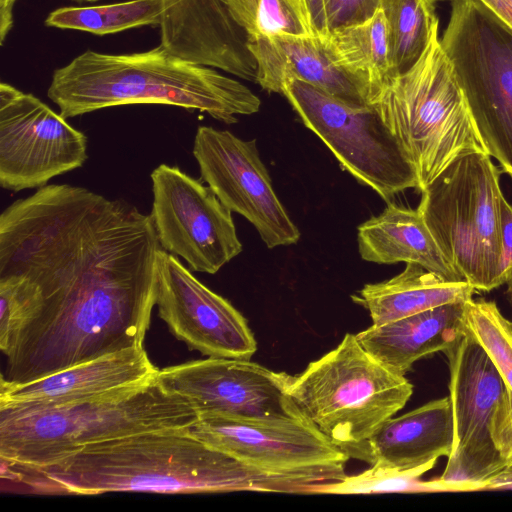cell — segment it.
<instances>
[{
  "mask_svg": "<svg viewBox=\"0 0 512 512\" xmlns=\"http://www.w3.org/2000/svg\"><path fill=\"white\" fill-rule=\"evenodd\" d=\"M423 474L420 471H401L372 465L358 475H346L340 481L320 484L315 494L455 492L452 486L443 483L439 478L422 480Z\"/></svg>",
  "mask_w": 512,
  "mask_h": 512,
  "instance_id": "obj_29",
  "label": "cell"
},
{
  "mask_svg": "<svg viewBox=\"0 0 512 512\" xmlns=\"http://www.w3.org/2000/svg\"><path fill=\"white\" fill-rule=\"evenodd\" d=\"M484 490H512V457L499 473L479 486L478 491Z\"/></svg>",
  "mask_w": 512,
  "mask_h": 512,
  "instance_id": "obj_34",
  "label": "cell"
},
{
  "mask_svg": "<svg viewBox=\"0 0 512 512\" xmlns=\"http://www.w3.org/2000/svg\"><path fill=\"white\" fill-rule=\"evenodd\" d=\"M38 493H203L269 491L309 494L311 486L252 468L188 432L147 431L91 443L47 466L13 465Z\"/></svg>",
  "mask_w": 512,
  "mask_h": 512,
  "instance_id": "obj_2",
  "label": "cell"
},
{
  "mask_svg": "<svg viewBox=\"0 0 512 512\" xmlns=\"http://www.w3.org/2000/svg\"><path fill=\"white\" fill-rule=\"evenodd\" d=\"M282 94L343 169L382 199L419 190L412 163L374 105L348 104L299 79L287 80Z\"/></svg>",
  "mask_w": 512,
  "mask_h": 512,
  "instance_id": "obj_10",
  "label": "cell"
},
{
  "mask_svg": "<svg viewBox=\"0 0 512 512\" xmlns=\"http://www.w3.org/2000/svg\"><path fill=\"white\" fill-rule=\"evenodd\" d=\"M440 43L487 153L512 178V29L479 0H454Z\"/></svg>",
  "mask_w": 512,
  "mask_h": 512,
  "instance_id": "obj_9",
  "label": "cell"
},
{
  "mask_svg": "<svg viewBox=\"0 0 512 512\" xmlns=\"http://www.w3.org/2000/svg\"><path fill=\"white\" fill-rule=\"evenodd\" d=\"M323 41L334 65L361 88L373 105L392 81L381 10L365 23L330 32Z\"/></svg>",
  "mask_w": 512,
  "mask_h": 512,
  "instance_id": "obj_24",
  "label": "cell"
},
{
  "mask_svg": "<svg viewBox=\"0 0 512 512\" xmlns=\"http://www.w3.org/2000/svg\"><path fill=\"white\" fill-rule=\"evenodd\" d=\"M87 136L35 95L0 83V185L39 189L88 159Z\"/></svg>",
  "mask_w": 512,
  "mask_h": 512,
  "instance_id": "obj_13",
  "label": "cell"
},
{
  "mask_svg": "<svg viewBox=\"0 0 512 512\" xmlns=\"http://www.w3.org/2000/svg\"><path fill=\"white\" fill-rule=\"evenodd\" d=\"M499 178L489 154H463L421 190L417 208L445 258L475 291L502 285Z\"/></svg>",
  "mask_w": 512,
  "mask_h": 512,
  "instance_id": "obj_7",
  "label": "cell"
},
{
  "mask_svg": "<svg viewBox=\"0 0 512 512\" xmlns=\"http://www.w3.org/2000/svg\"><path fill=\"white\" fill-rule=\"evenodd\" d=\"M158 375L82 403L42 409L0 407V459L39 468L91 443L188 428L198 412L185 397L166 389Z\"/></svg>",
  "mask_w": 512,
  "mask_h": 512,
  "instance_id": "obj_4",
  "label": "cell"
},
{
  "mask_svg": "<svg viewBox=\"0 0 512 512\" xmlns=\"http://www.w3.org/2000/svg\"><path fill=\"white\" fill-rule=\"evenodd\" d=\"M512 29V0H479Z\"/></svg>",
  "mask_w": 512,
  "mask_h": 512,
  "instance_id": "obj_36",
  "label": "cell"
},
{
  "mask_svg": "<svg viewBox=\"0 0 512 512\" xmlns=\"http://www.w3.org/2000/svg\"><path fill=\"white\" fill-rule=\"evenodd\" d=\"M432 0H380L389 49L392 80L420 60L438 33Z\"/></svg>",
  "mask_w": 512,
  "mask_h": 512,
  "instance_id": "obj_25",
  "label": "cell"
},
{
  "mask_svg": "<svg viewBox=\"0 0 512 512\" xmlns=\"http://www.w3.org/2000/svg\"><path fill=\"white\" fill-rule=\"evenodd\" d=\"M17 0H0V44L3 45L13 24V10Z\"/></svg>",
  "mask_w": 512,
  "mask_h": 512,
  "instance_id": "obj_35",
  "label": "cell"
},
{
  "mask_svg": "<svg viewBox=\"0 0 512 512\" xmlns=\"http://www.w3.org/2000/svg\"><path fill=\"white\" fill-rule=\"evenodd\" d=\"M468 301L443 304L381 325L372 324L356 337L381 365L404 376L416 361L444 352L465 332Z\"/></svg>",
  "mask_w": 512,
  "mask_h": 512,
  "instance_id": "obj_21",
  "label": "cell"
},
{
  "mask_svg": "<svg viewBox=\"0 0 512 512\" xmlns=\"http://www.w3.org/2000/svg\"><path fill=\"white\" fill-rule=\"evenodd\" d=\"M287 393L301 414L349 457L367 460L369 439L401 410L412 384L375 360L356 334L292 376Z\"/></svg>",
  "mask_w": 512,
  "mask_h": 512,
  "instance_id": "obj_5",
  "label": "cell"
},
{
  "mask_svg": "<svg viewBox=\"0 0 512 512\" xmlns=\"http://www.w3.org/2000/svg\"><path fill=\"white\" fill-rule=\"evenodd\" d=\"M501 246L499 271L503 285L512 277V206L504 197L501 200Z\"/></svg>",
  "mask_w": 512,
  "mask_h": 512,
  "instance_id": "obj_32",
  "label": "cell"
},
{
  "mask_svg": "<svg viewBox=\"0 0 512 512\" xmlns=\"http://www.w3.org/2000/svg\"><path fill=\"white\" fill-rule=\"evenodd\" d=\"M432 1H436V0H432Z\"/></svg>",
  "mask_w": 512,
  "mask_h": 512,
  "instance_id": "obj_39",
  "label": "cell"
},
{
  "mask_svg": "<svg viewBox=\"0 0 512 512\" xmlns=\"http://www.w3.org/2000/svg\"><path fill=\"white\" fill-rule=\"evenodd\" d=\"M158 316L189 349L208 357L250 360L257 342L243 315L200 282L179 258L161 250Z\"/></svg>",
  "mask_w": 512,
  "mask_h": 512,
  "instance_id": "obj_16",
  "label": "cell"
},
{
  "mask_svg": "<svg viewBox=\"0 0 512 512\" xmlns=\"http://www.w3.org/2000/svg\"><path fill=\"white\" fill-rule=\"evenodd\" d=\"M357 240L365 261L415 263L447 281H464L445 258L418 209L389 203L380 215L358 227Z\"/></svg>",
  "mask_w": 512,
  "mask_h": 512,
  "instance_id": "obj_22",
  "label": "cell"
},
{
  "mask_svg": "<svg viewBox=\"0 0 512 512\" xmlns=\"http://www.w3.org/2000/svg\"><path fill=\"white\" fill-rule=\"evenodd\" d=\"M453 437L452 403L447 396L386 420L368 441L366 462L426 473L438 458L449 457Z\"/></svg>",
  "mask_w": 512,
  "mask_h": 512,
  "instance_id": "obj_20",
  "label": "cell"
},
{
  "mask_svg": "<svg viewBox=\"0 0 512 512\" xmlns=\"http://www.w3.org/2000/svg\"><path fill=\"white\" fill-rule=\"evenodd\" d=\"M474 288L465 281H447L415 263L393 278L365 285L354 302L369 311L372 324L381 325L436 306L472 299Z\"/></svg>",
  "mask_w": 512,
  "mask_h": 512,
  "instance_id": "obj_23",
  "label": "cell"
},
{
  "mask_svg": "<svg viewBox=\"0 0 512 512\" xmlns=\"http://www.w3.org/2000/svg\"><path fill=\"white\" fill-rule=\"evenodd\" d=\"M232 20L248 37L315 36L302 0H224Z\"/></svg>",
  "mask_w": 512,
  "mask_h": 512,
  "instance_id": "obj_27",
  "label": "cell"
},
{
  "mask_svg": "<svg viewBox=\"0 0 512 512\" xmlns=\"http://www.w3.org/2000/svg\"><path fill=\"white\" fill-rule=\"evenodd\" d=\"M72 1H75V2H78V3H85V2H96V1H99V0H72Z\"/></svg>",
  "mask_w": 512,
  "mask_h": 512,
  "instance_id": "obj_38",
  "label": "cell"
},
{
  "mask_svg": "<svg viewBox=\"0 0 512 512\" xmlns=\"http://www.w3.org/2000/svg\"><path fill=\"white\" fill-rule=\"evenodd\" d=\"M465 322L506 385L512 426V322L502 315L494 302L483 299L466 303Z\"/></svg>",
  "mask_w": 512,
  "mask_h": 512,
  "instance_id": "obj_28",
  "label": "cell"
},
{
  "mask_svg": "<svg viewBox=\"0 0 512 512\" xmlns=\"http://www.w3.org/2000/svg\"><path fill=\"white\" fill-rule=\"evenodd\" d=\"M195 437L268 475L313 488L342 480L349 455L305 417H237L201 413Z\"/></svg>",
  "mask_w": 512,
  "mask_h": 512,
  "instance_id": "obj_11",
  "label": "cell"
},
{
  "mask_svg": "<svg viewBox=\"0 0 512 512\" xmlns=\"http://www.w3.org/2000/svg\"><path fill=\"white\" fill-rule=\"evenodd\" d=\"M380 0H324L328 32L359 25L379 11Z\"/></svg>",
  "mask_w": 512,
  "mask_h": 512,
  "instance_id": "obj_31",
  "label": "cell"
},
{
  "mask_svg": "<svg viewBox=\"0 0 512 512\" xmlns=\"http://www.w3.org/2000/svg\"><path fill=\"white\" fill-rule=\"evenodd\" d=\"M302 3L314 35L325 39L329 32L326 23L324 0H302Z\"/></svg>",
  "mask_w": 512,
  "mask_h": 512,
  "instance_id": "obj_33",
  "label": "cell"
},
{
  "mask_svg": "<svg viewBox=\"0 0 512 512\" xmlns=\"http://www.w3.org/2000/svg\"><path fill=\"white\" fill-rule=\"evenodd\" d=\"M444 353L454 437L439 479L455 492L478 491L512 457L508 392L492 359L467 328Z\"/></svg>",
  "mask_w": 512,
  "mask_h": 512,
  "instance_id": "obj_8",
  "label": "cell"
},
{
  "mask_svg": "<svg viewBox=\"0 0 512 512\" xmlns=\"http://www.w3.org/2000/svg\"><path fill=\"white\" fill-rule=\"evenodd\" d=\"M163 386L185 397L198 414L304 417L287 393L291 375L246 359L208 357L159 371Z\"/></svg>",
  "mask_w": 512,
  "mask_h": 512,
  "instance_id": "obj_15",
  "label": "cell"
},
{
  "mask_svg": "<svg viewBox=\"0 0 512 512\" xmlns=\"http://www.w3.org/2000/svg\"><path fill=\"white\" fill-rule=\"evenodd\" d=\"M161 250L151 215L122 199L49 184L12 202L0 215V273L27 276L42 304L4 353L1 380L144 346Z\"/></svg>",
  "mask_w": 512,
  "mask_h": 512,
  "instance_id": "obj_1",
  "label": "cell"
},
{
  "mask_svg": "<svg viewBox=\"0 0 512 512\" xmlns=\"http://www.w3.org/2000/svg\"><path fill=\"white\" fill-rule=\"evenodd\" d=\"M160 0H129L97 6H66L51 11L47 27L109 35L143 26H159Z\"/></svg>",
  "mask_w": 512,
  "mask_h": 512,
  "instance_id": "obj_26",
  "label": "cell"
},
{
  "mask_svg": "<svg viewBox=\"0 0 512 512\" xmlns=\"http://www.w3.org/2000/svg\"><path fill=\"white\" fill-rule=\"evenodd\" d=\"M373 105L412 163L420 191L459 156L487 153L438 33Z\"/></svg>",
  "mask_w": 512,
  "mask_h": 512,
  "instance_id": "obj_6",
  "label": "cell"
},
{
  "mask_svg": "<svg viewBox=\"0 0 512 512\" xmlns=\"http://www.w3.org/2000/svg\"><path fill=\"white\" fill-rule=\"evenodd\" d=\"M144 348L135 347L23 383L0 382V407L42 409L77 404L140 384L158 375Z\"/></svg>",
  "mask_w": 512,
  "mask_h": 512,
  "instance_id": "obj_18",
  "label": "cell"
},
{
  "mask_svg": "<svg viewBox=\"0 0 512 512\" xmlns=\"http://www.w3.org/2000/svg\"><path fill=\"white\" fill-rule=\"evenodd\" d=\"M258 83L264 90L282 94L284 83L299 79L354 106L371 105L361 88L337 68L316 36L276 35L248 37Z\"/></svg>",
  "mask_w": 512,
  "mask_h": 512,
  "instance_id": "obj_19",
  "label": "cell"
},
{
  "mask_svg": "<svg viewBox=\"0 0 512 512\" xmlns=\"http://www.w3.org/2000/svg\"><path fill=\"white\" fill-rule=\"evenodd\" d=\"M151 218L161 248L190 270L215 274L242 251L231 211L209 186L178 166L151 172Z\"/></svg>",
  "mask_w": 512,
  "mask_h": 512,
  "instance_id": "obj_12",
  "label": "cell"
},
{
  "mask_svg": "<svg viewBox=\"0 0 512 512\" xmlns=\"http://www.w3.org/2000/svg\"><path fill=\"white\" fill-rule=\"evenodd\" d=\"M47 96L65 119L116 106L157 104L233 124L237 116L254 114L261 105L241 82L161 44L126 54L86 50L54 70Z\"/></svg>",
  "mask_w": 512,
  "mask_h": 512,
  "instance_id": "obj_3",
  "label": "cell"
},
{
  "mask_svg": "<svg viewBox=\"0 0 512 512\" xmlns=\"http://www.w3.org/2000/svg\"><path fill=\"white\" fill-rule=\"evenodd\" d=\"M201 180L231 211L245 217L268 248L295 244L300 231L277 197L255 140L199 126L193 143Z\"/></svg>",
  "mask_w": 512,
  "mask_h": 512,
  "instance_id": "obj_14",
  "label": "cell"
},
{
  "mask_svg": "<svg viewBox=\"0 0 512 512\" xmlns=\"http://www.w3.org/2000/svg\"><path fill=\"white\" fill-rule=\"evenodd\" d=\"M508 291H509L510 298H511V301H512V277H511V279L508 282Z\"/></svg>",
  "mask_w": 512,
  "mask_h": 512,
  "instance_id": "obj_37",
  "label": "cell"
},
{
  "mask_svg": "<svg viewBox=\"0 0 512 512\" xmlns=\"http://www.w3.org/2000/svg\"><path fill=\"white\" fill-rule=\"evenodd\" d=\"M160 44L191 62L256 82L247 36L224 0H160Z\"/></svg>",
  "mask_w": 512,
  "mask_h": 512,
  "instance_id": "obj_17",
  "label": "cell"
},
{
  "mask_svg": "<svg viewBox=\"0 0 512 512\" xmlns=\"http://www.w3.org/2000/svg\"><path fill=\"white\" fill-rule=\"evenodd\" d=\"M42 304L39 287L27 276L0 273V349L6 353Z\"/></svg>",
  "mask_w": 512,
  "mask_h": 512,
  "instance_id": "obj_30",
  "label": "cell"
}]
</instances>
